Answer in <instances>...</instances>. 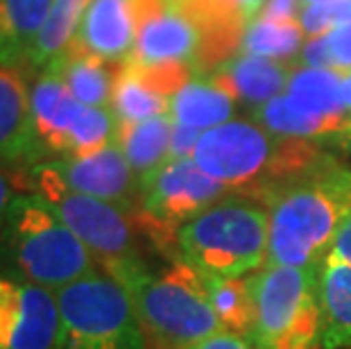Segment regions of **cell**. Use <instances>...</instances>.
I'll return each mask as SVG.
<instances>
[{"label":"cell","instance_id":"cell-1","mask_svg":"<svg viewBox=\"0 0 351 349\" xmlns=\"http://www.w3.org/2000/svg\"><path fill=\"white\" fill-rule=\"evenodd\" d=\"M270 241L265 265H322L351 213V168L333 154L283 182L267 197Z\"/></svg>","mask_w":351,"mask_h":349},{"label":"cell","instance_id":"cell-22","mask_svg":"<svg viewBox=\"0 0 351 349\" xmlns=\"http://www.w3.org/2000/svg\"><path fill=\"white\" fill-rule=\"evenodd\" d=\"M91 0H55L50 16L43 25L39 39L29 57V71H55L64 57L75 46L82 19Z\"/></svg>","mask_w":351,"mask_h":349},{"label":"cell","instance_id":"cell-13","mask_svg":"<svg viewBox=\"0 0 351 349\" xmlns=\"http://www.w3.org/2000/svg\"><path fill=\"white\" fill-rule=\"evenodd\" d=\"M27 71L0 64V170L23 180L41 154L36 150L29 111Z\"/></svg>","mask_w":351,"mask_h":349},{"label":"cell","instance_id":"cell-4","mask_svg":"<svg viewBox=\"0 0 351 349\" xmlns=\"http://www.w3.org/2000/svg\"><path fill=\"white\" fill-rule=\"evenodd\" d=\"M0 258L12 277L55 293L100 268L93 252L32 191L12 197L0 232Z\"/></svg>","mask_w":351,"mask_h":349},{"label":"cell","instance_id":"cell-14","mask_svg":"<svg viewBox=\"0 0 351 349\" xmlns=\"http://www.w3.org/2000/svg\"><path fill=\"white\" fill-rule=\"evenodd\" d=\"M84 105L71 93L69 84L57 73L43 71L29 86L32 132L41 161L66 157L73 125L77 123Z\"/></svg>","mask_w":351,"mask_h":349},{"label":"cell","instance_id":"cell-2","mask_svg":"<svg viewBox=\"0 0 351 349\" xmlns=\"http://www.w3.org/2000/svg\"><path fill=\"white\" fill-rule=\"evenodd\" d=\"M326 154L331 152L322 145L276 136L252 118H231L202 134L193 161L231 193L267 202L283 182L317 166Z\"/></svg>","mask_w":351,"mask_h":349},{"label":"cell","instance_id":"cell-6","mask_svg":"<svg viewBox=\"0 0 351 349\" xmlns=\"http://www.w3.org/2000/svg\"><path fill=\"white\" fill-rule=\"evenodd\" d=\"M319 270L322 265H263L250 274L254 326L247 340L258 349L319 345Z\"/></svg>","mask_w":351,"mask_h":349},{"label":"cell","instance_id":"cell-42","mask_svg":"<svg viewBox=\"0 0 351 349\" xmlns=\"http://www.w3.org/2000/svg\"><path fill=\"white\" fill-rule=\"evenodd\" d=\"M168 3H173V0H168Z\"/></svg>","mask_w":351,"mask_h":349},{"label":"cell","instance_id":"cell-29","mask_svg":"<svg viewBox=\"0 0 351 349\" xmlns=\"http://www.w3.org/2000/svg\"><path fill=\"white\" fill-rule=\"evenodd\" d=\"M123 66L134 80H138L143 86L166 95V98H173L177 91H182L189 82L197 77L193 64L184 62V59H168V62H152V64L127 59V62H123Z\"/></svg>","mask_w":351,"mask_h":349},{"label":"cell","instance_id":"cell-12","mask_svg":"<svg viewBox=\"0 0 351 349\" xmlns=\"http://www.w3.org/2000/svg\"><path fill=\"white\" fill-rule=\"evenodd\" d=\"M173 5L197 29V53L191 62L197 77L236 57L252 19L241 0H173Z\"/></svg>","mask_w":351,"mask_h":349},{"label":"cell","instance_id":"cell-41","mask_svg":"<svg viewBox=\"0 0 351 349\" xmlns=\"http://www.w3.org/2000/svg\"><path fill=\"white\" fill-rule=\"evenodd\" d=\"M311 5H333V3H342V0H308Z\"/></svg>","mask_w":351,"mask_h":349},{"label":"cell","instance_id":"cell-34","mask_svg":"<svg viewBox=\"0 0 351 349\" xmlns=\"http://www.w3.org/2000/svg\"><path fill=\"white\" fill-rule=\"evenodd\" d=\"M302 14V0H265L261 5L256 21H297Z\"/></svg>","mask_w":351,"mask_h":349},{"label":"cell","instance_id":"cell-35","mask_svg":"<svg viewBox=\"0 0 351 349\" xmlns=\"http://www.w3.org/2000/svg\"><path fill=\"white\" fill-rule=\"evenodd\" d=\"M189 349H258V347L243 336H236V333H229V331H220V333H215V336L199 340L197 345H193Z\"/></svg>","mask_w":351,"mask_h":349},{"label":"cell","instance_id":"cell-37","mask_svg":"<svg viewBox=\"0 0 351 349\" xmlns=\"http://www.w3.org/2000/svg\"><path fill=\"white\" fill-rule=\"evenodd\" d=\"M14 195H16V193L12 189V180L0 170V232H3L5 215H7V209H10V202Z\"/></svg>","mask_w":351,"mask_h":349},{"label":"cell","instance_id":"cell-26","mask_svg":"<svg viewBox=\"0 0 351 349\" xmlns=\"http://www.w3.org/2000/svg\"><path fill=\"white\" fill-rule=\"evenodd\" d=\"M302 39L304 29L297 25V21H250L241 43V53L297 66Z\"/></svg>","mask_w":351,"mask_h":349},{"label":"cell","instance_id":"cell-10","mask_svg":"<svg viewBox=\"0 0 351 349\" xmlns=\"http://www.w3.org/2000/svg\"><path fill=\"white\" fill-rule=\"evenodd\" d=\"M59 300L55 291L0 277V349H55Z\"/></svg>","mask_w":351,"mask_h":349},{"label":"cell","instance_id":"cell-39","mask_svg":"<svg viewBox=\"0 0 351 349\" xmlns=\"http://www.w3.org/2000/svg\"><path fill=\"white\" fill-rule=\"evenodd\" d=\"M241 3L245 5V10L250 12V16L254 19L258 14V10H261V5L265 3V0H241Z\"/></svg>","mask_w":351,"mask_h":349},{"label":"cell","instance_id":"cell-38","mask_svg":"<svg viewBox=\"0 0 351 349\" xmlns=\"http://www.w3.org/2000/svg\"><path fill=\"white\" fill-rule=\"evenodd\" d=\"M331 19L333 27L342 23H351V0H342V3L331 5Z\"/></svg>","mask_w":351,"mask_h":349},{"label":"cell","instance_id":"cell-7","mask_svg":"<svg viewBox=\"0 0 351 349\" xmlns=\"http://www.w3.org/2000/svg\"><path fill=\"white\" fill-rule=\"evenodd\" d=\"M55 349H150L121 281L102 268L62 288Z\"/></svg>","mask_w":351,"mask_h":349},{"label":"cell","instance_id":"cell-25","mask_svg":"<svg viewBox=\"0 0 351 349\" xmlns=\"http://www.w3.org/2000/svg\"><path fill=\"white\" fill-rule=\"evenodd\" d=\"M204 277L208 302L222 329L247 338L254 326V295L250 277Z\"/></svg>","mask_w":351,"mask_h":349},{"label":"cell","instance_id":"cell-32","mask_svg":"<svg viewBox=\"0 0 351 349\" xmlns=\"http://www.w3.org/2000/svg\"><path fill=\"white\" fill-rule=\"evenodd\" d=\"M297 66H308V69H331L333 57H331V48H328L326 34L311 36V41L302 48Z\"/></svg>","mask_w":351,"mask_h":349},{"label":"cell","instance_id":"cell-30","mask_svg":"<svg viewBox=\"0 0 351 349\" xmlns=\"http://www.w3.org/2000/svg\"><path fill=\"white\" fill-rule=\"evenodd\" d=\"M328 48H331L333 69L342 73H351V23L335 25L326 32Z\"/></svg>","mask_w":351,"mask_h":349},{"label":"cell","instance_id":"cell-16","mask_svg":"<svg viewBox=\"0 0 351 349\" xmlns=\"http://www.w3.org/2000/svg\"><path fill=\"white\" fill-rule=\"evenodd\" d=\"M138 34V0H91L75 43L100 59L123 64Z\"/></svg>","mask_w":351,"mask_h":349},{"label":"cell","instance_id":"cell-17","mask_svg":"<svg viewBox=\"0 0 351 349\" xmlns=\"http://www.w3.org/2000/svg\"><path fill=\"white\" fill-rule=\"evenodd\" d=\"M293 69V64L276 62V59L236 55L220 69H215L211 75H206V80L229 93L236 105L254 111L286 91Z\"/></svg>","mask_w":351,"mask_h":349},{"label":"cell","instance_id":"cell-24","mask_svg":"<svg viewBox=\"0 0 351 349\" xmlns=\"http://www.w3.org/2000/svg\"><path fill=\"white\" fill-rule=\"evenodd\" d=\"M236 100L208 80H193L170 98V118L179 125L211 130L231 121Z\"/></svg>","mask_w":351,"mask_h":349},{"label":"cell","instance_id":"cell-36","mask_svg":"<svg viewBox=\"0 0 351 349\" xmlns=\"http://www.w3.org/2000/svg\"><path fill=\"white\" fill-rule=\"evenodd\" d=\"M328 256H333V258H338V261L351 265V213L347 215V220L342 222L338 234H335L331 250H328Z\"/></svg>","mask_w":351,"mask_h":349},{"label":"cell","instance_id":"cell-5","mask_svg":"<svg viewBox=\"0 0 351 349\" xmlns=\"http://www.w3.org/2000/svg\"><path fill=\"white\" fill-rule=\"evenodd\" d=\"M267 204L229 193L177 232V258L206 277H247L267 261Z\"/></svg>","mask_w":351,"mask_h":349},{"label":"cell","instance_id":"cell-20","mask_svg":"<svg viewBox=\"0 0 351 349\" xmlns=\"http://www.w3.org/2000/svg\"><path fill=\"white\" fill-rule=\"evenodd\" d=\"M347 73L338 69H308L295 66L290 73L283 95L304 114L317 118H342L349 116L342 82Z\"/></svg>","mask_w":351,"mask_h":349},{"label":"cell","instance_id":"cell-28","mask_svg":"<svg viewBox=\"0 0 351 349\" xmlns=\"http://www.w3.org/2000/svg\"><path fill=\"white\" fill-rule=\"evenodd\" d=\"M118 118L111 107H86L82 109L77 123L73 125L69 152L66 157H88L104 150L116 141Z\"/></svg>","mask_w":351,"mask_h":349},{"label":"cell","instance_id":"cell-21","mask_svg":"<svg viewBox=\"0 0 351 349\" xmlns=\"http://www.w3.org/2000/svg\"><path fill=\"white\" fill-rule=\"evenodd\" d=\"M123 64L107 62L86 50H82L77 43L71 48V53L64 57V62L55 71L69 84L71 93L86 107H111V93H114L118 73ZM43 73V71H41Z\"/></svg>","mask_w":351,"mask_h":349},{"label":"cell","instance_id":"cell-8","mask_svg":"<svg viewBox=\"0 0 351 349\" xmlns=\"http://www.w3.org/2000/svg\"><path fill=\"white\" fill-rule=\"evenodd\" d=\"M229 193L225 184L208 177L193 159L166 161L141 177L138 211L132 220L141 234L175 261L179 227Z\"/></svg>","mask_w":351,"mask_h":349},{"label":"cell","instance_id":"cell-19","mask_svg":"<svg viewBox=\"0 0 351 349\" xmlns=\"http://www.w3.org/2000/svg\"><path fill=\"white\" fill-rule=\"evenodd\" d=\"M55 0H0V64L29 73V57Z\"/></svg>","mask_w":351,"mask_h":349},{"label":"cell","instance_id":"cell-9","mask_svg":"<svg viewBox=\"0 0 351 349\" xmlns=\"http://www.w3.org/2000/svg\"><path fill=\"white\" fill-rule=\"evenodd\" d=\"M21 182L27 191L46 200L59 213V218L71 227V232L93 252L100 265L141 258L136 232H134L136 225L121 206L69 189L48 168L46 161L36 163Z\"/></svg>","mask_w":351,"mask_h":349},{"label":"cell","instance_id":"cell-3","mask_svg":"<svg viewBox=\"0 0 351 349\" xmlns=\"http://www.w3.org/2000/svg\"><path fill=\"white\" fill-rule=\"evenodd\" d=\"M100 268L130 295L150 349H189L225 331L208 302L204 277L182 258L166 270H152L143 256Z\"/></svg>","mask_w":351,"mask_h":349},{"label":"cell","instance_id":"cell-27","mask_svg":"<svg viewBox=\"0 0 351 349\" xmlns=\"http://www.w3.org/2000/svg\"><path fill=\"white\" fill-rule=\"evenodd\" d=\"M111 111L121 123H138L170 114V98L143 86L123 66L111 93Z\"/></svg>","mask_w":351,"mask_h":349},{"label":"cell","instance_id":"cell-11","mask_svg":"<svg viewBox=\"0 0 351 349\" xmlns=\"http://www.w3.org/2000/svg\"><path fill=\"white\" fill-rule=\"evenodd\" d=\"M46 163L69 189L121 206L130 215L138 211L141 180L116 141L88 157H57Z\"/></svg>","mask_w":351,"mask_h":349},{"label":"cell","instance_id":"cell-18","mask_svg":"<svg viewBox=\"0 0 351 349\" xmlns=\"http://www.w3.org/2000/svg\"><path fill=\"white\" fill-rule=\"evenodd\" d=\"M319 347H351V265L326 256L319 270Z\"/></svg>","mask_w":351,"mask_h":349},{"label":"cell","instance_id":"cell-40","mask_svg":"<svg viewBox=\"0 0 351 349\" xmlns=\"http://www.w3.org/2000/svg\"><path fill=\"white\" fill-rule=\"evenodd\" d=\"M342 91H345L347 109L351 111V73H347V75H345V82H342Z\"/></svg>","mask_w":351,"mask_h":349},{"label":"cell","instance_id":"cell-31","mask_svg":"<svg viewBox=\"0 0 351 349\" xmlns=\"http://www.w3.org/2000/svg\"><path fill=\"white\" fill-rule=\"evenodd\" d=\"M204 132L197 128H189V125H179L175 123L173 136H170V152L168 161H179V159H191L195 154L197 141L202 139Z\"/></svg>","mask_w":351,"mask_h":349},{"label":"cell","instance_id":"cell-15","mask_svg":"<svg viewBox=\"0 0 351 349\" xmlns=\"http://www.w3.org/2000/svg\"><path fill=\"white\" fill-rule=\"evenodd\" d=\"M197 29L166 0H138V34L132 62H193L197 53Z\"/></svg>","mask_w":351,"mask_h":349},{"label":"cell","instance_id":"cell-23","mask_svg":"<svg viewBox=\"0 0 351 349\" xmlns=\"http://www.w3.org/2000/svg\"><path fill=\"white\" fill-rule=\"evenodd\" d=\"M173 128L175 121L170 118V114L138 123L118 121L116 143L123 150L125 159L130 161L132 170L138 175V180L168 161Z\"/></svg>","mask_w":351,"mask_h":349},{"label":"cell","instance_id":"cell-33","mask_svg":"<svg viewBox=\"0 0 351 349\" xmlns=\"http://www.w3.org/2000/svg\"><path fill=\"white\" fill-rule=\"evenodd\" d=\"M300 25L306 34L311 36H319L326 34L328 29L333 27V19H331V5H308L304 7L300 14Z\"/></svg>","mask_w":351,"mask_h":349}]
</instances>
